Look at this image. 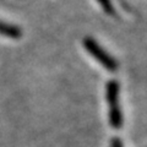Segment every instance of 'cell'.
<instances>
[{
	"instance_id": "6da1fadb",
	"label": "cell",
	"mask_w": 147,
	"mask_h": 147,
	"mask_svg": "<svg viewBox=\"0 0 147 147\" xmlns=\"http://www.w3.org/2000/svg\"><path fill=\"white\" fill-rule=\"evenodd\" d=\"M119 82L110 80L105 86L107 102L109 104V123L114 129H120L123 125V114L119 105Z\"/></svg>"
},
{
	"instance_id": "7a4b0ae2",
	"label": "cell",
	"mask_w": 147,
	"mask_h": 147,
	"mask_svg": "<svg viewBox=\"0 0 147 147\" xmlns=\"http://www.w3.org/2000/svg\"><path fill=\"white\" fill-rule=\"evenodd\" d=\"M84 47L105 70L110 72H114L118 70L119 63L114 59L109 53L104 50V48L100 45L97 40L92 37H85L84 38Z\"/></svg>"
},
{
	"instance_id": "3957f363",
	"label": "cell",
	"mask_w": 147,
	"mask_h": 147,
	"mask_svg": "<svg viewBox=\"0 0 147 147\" xmlns=\"http://www.w3.org/2000/svg\"><path fill=\"white\" fill-rule=\"evenodd\" d=\"M0 36L9 37L12 39H18L22 37V28L16 25L0 21Z\"/></svg>"
},
{
	"instance_id": "277c9868",
	"label": "cell",
	"mask_w": 147,
	"mask_h": 147,
	"mask_svg": "<svg viewBox=\"0 0 147 147\" xmlns=\"http://www.w3.org/2000/svg\"><path fill=\"white\" fill-rule=\"evenodd\" d=\"M98 4L100 6H102V9L104 10L105 13H108L109 16H115L117 12H115V9H114L113 4L110 0H97Z\"/></svg>"
},
{
	"instance_id": "5b68a950",
	"label": "cell",
	"mask_w": 147,
	"mask_h": 147,
	"mask_svg": "<svg viewBox=\"0 0 147 147\" xmlns=\"http://www.w3.org/2000/svg\"><path fill=\"white\" fill-rule=\"evenodd\" d=\"M112 147H123V144L121 141L118 139V137H114L112 140Z\"/></svg>"
}]
</instances>
